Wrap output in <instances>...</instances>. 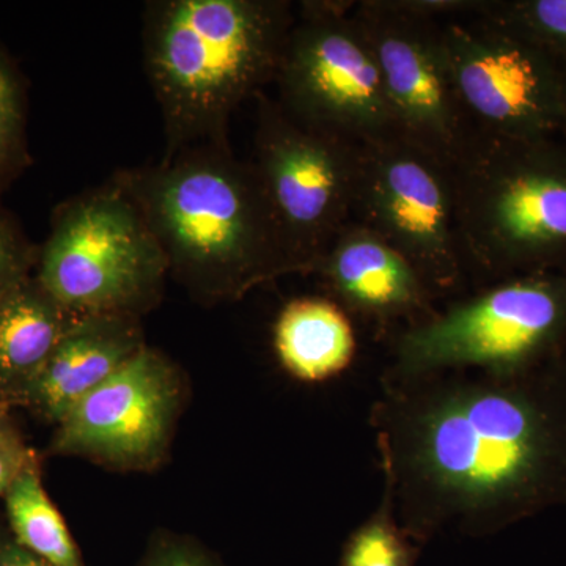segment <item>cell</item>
Returning a JSON list of instances; mask_svg holds the SVG:
<instances>
[{
    "label": "cell",
    "mask_w": 566,
    "mask_h": 566,
    "mask_svg": "<svg viewBox=\"0 0 566 566\" xmlns=\"http://www.w3.org/2000/svg\"><path fill=\"white\" fill-rule=\"evenodd\" d=\"M139 316L81 315L52 349L24 408L54 424L145 348Z\"/></svg>",
    "instance_id": "cell-14"
},
{
    "label": "cell",
    "mask_w": 566,
    "mask_h": 566,
    "mask_svg": "<svg viewBox=\"0 0 566 566\" xmlns=\"http://www.w3.org/2000/svg\"><path fill=\"white\" fill-rule=\"evenodd\" d=\"M273 342L283 370L305 385L338 378L356 359L352 318L331 297L290 301L275 318Z\"/></svg>",
    "instance_id": "cell-16"
},
{
    "label": "cell",
    "mask_w": 566,
    "mask_h": 566,
    "mask_svg": "<svg viewBox=\"0 0 566 566\" xmlns=\"http://www.w3.org/2000/svg\"><path fill=\"white\" fill-rule=\"evenodd\" d=\"M10 534L52 566H84L80 547L41 480L39 458L25 465L3 494Z\"/></svg>",
    "instance_id": "cell-17"
},
{
    "label": "cell",
    "mask_w": 566,
    "mask_h": 566,
    "mask_svg": "<svg viewBox=\"0 0 566 566\" xmlns=\"http://www.w3.org/2000/svg\"><path fill=\"white\" fill-rule=\"evenodd\" d=\"M566 356V271L513 275L405 327L381 381L526 374Z\"/></svg>",
    "instance_id": "cell-5"
},
{
    "label": "cell",
    "mask_w": 566,
    "mask_h": 566,
    "mask_svg": "<svg viewBox=\"0 0 566 566\" xmlns=\"http://www.w3.org/2000/svg\"><path fill=\"white\" fill-rule=\"evenodd\" d=\"M480 13L566 61V0H483Z\"/></svg>",
    "instance_id": "cell-20"
},
{
    "label": "cell",
    "mask_w": 566,
    "mask_h": 566,
    "mask_svg": "<svg viewBox=\"0 0 566 566\" xmlns=\"http://www.w3.org/2000/svg\"><path fill=\"white\" fill-rule=\"evenodd\" d=\"M0 566H52L43 558L36 557L31 551L22 547L9 534L0 532Z\"/></svg>",
    "instance_id": "cell-24"
},
{
    "label": "cell",
    "mask_w": 566,
    "mask_h": 566,
    "mask_svg": "<svg viewBox=\"0 0 566 566\" xmlns=\"http://www.w3.org/2000/svg\"><path fill=\"white\" fill-rule=\"evenodd\" d=\"M296 10L286 0H155L144 63L166 153L229 142L230 117L274 82Z\"/></svg>",
    "instance_id": "cell-3"
},
{
    "label": "cell",
    "mask_w": 566,
    "mask_h": 566,
    "mask_svg": "<svg viewBox=\"0 0 566 566\" xmlns=\"http://www.w3.org/2000/svg\"><path fill=\"white\" fill-rule=\"evenodd\" d=\"M385 485L409 538H483L566 504V356L513 376L381 381L370 409Z\"/></svg>",
    "instance_id": "cell-1"
},
{
    "label": "cell",
    "mask_w": 566,
    "mask_h": 566,
    "mask_svg": "<svg viewBox=\"0 0 566 566\" xmlns=\"http://www.w3.org/2000/svg\"><path fill=\"white\" fill-rule=\"evenodd\" d=\"M77 316L35 275L0 297V411L24 408L52 349Z\"/></svg>",
    "instance_id": "cell-15"
},
{
    "label": "cell",
    "mask_w": 566,
    "mask_h": 566,
    "mask_svg": "<svg viewBox=\"0 0 566 566\" xmlns=\"http://www.w3.org/2000/svg\"><path fill=\"white\" fill-rule=\"evenodd\" d=\"M353 18L374 52L400 136L452 167L479 132L450 76L442 22L401 13L390 0L357 2Z\"/></svg>",
    "instance_id": "cell-11"
},
{
    "label": "cell",
    "mask_w": 566,
    "mask_h": 566,
    "mask_svg": "<svg viewBox=\"0 0 566 566\" xmlns=\"http://www.w3.org/2000/svg\"><path fill=\"white\" fill-rule=\"evenodd\" d=\"M419 549L398 523L385 485L381 504L346 539L338 566H417Z\"/></svg>",
    "instance_id": "cell-18"
},
{
    "label": "cell",
    "mask_w": 566,
    "mask_h": 566,
    "mask_svg": "<svg viewBox=\"0 0 566 566\" xmlns=\"http://www.w3.org/2000/svg\"><path fill=\"white\" fill-rule=\"evenodd\" d=\"M33 275L71 314L140 318L161 303L170 273L139 208L111 178L55 208Z\"/></svg>",
    "instance_id": "cell-6"
},
{
    "label": "cell",
    "mask_w": 566,
    "mask_h": 566,
    "mask_svg": "<svg viewBox=\"0 0 566 566\" xmlns=\"http://www.w3.org/2000/svg\"><path fill=\"white\" fill-rule=\"evenodd\" d=\"M251 164L293 274H315L352 222L359 144L308 128L259 93Z\"/></svg>",
    "instance_id": "cell-7"
},
{
    "label": "cell",
    "mask_w": 566,
    "mask_h": 566,
    "mask_svg": "<svg viewBox=\"0 0 566 566\" xmlns=\"http://www.w3.org/2000/svg\"><path fill=\"white\" fill-rule=\"evenodd\" d=\"M180 368L145 346L55 427L54 455L147 472L163 463L185 401Z\"/></svg>",
    "instance_id": "cell-12"
},
{
    "label": "cell",
    "mask_w": 566,
    "mask_h": 566,
    "mask_svg": "<svg viewBox=\"0 0 566 566\" xmlns=\"http://www.w3.org/2000/svg\"><path fill=\"white\" fill-rule=\"evenodd\" d=\"M560 134H564L566 139V61L564 62V88H562V125Z\"/></svg>",
    "instance_id": "cell-25"
},
{
    "label": "cell",
    "mask_w": 566,
    "mask_h": 566,
    "mask_svg": "<svg viewBox=\"0 0 566 566\" xmlns=\"http://www.w3.org/2000/svg\"><path fill=\"white\" fill-rule=\"evenodd\" d=\"M28 142V84L0 44V193L31 167Z\"/></svg>",
    "instance_id": "cell-19"
},
{
    "label": "cell",
    "mask_w": 566,
    "mask_h": 566,
    "mask_svg": "<svg viewBox=\"0 0 566 566\" xmlns=\"http://www.w3.org/2000/svg\"><path fill=\"white\" fill-rule=\"evenodd\" d=\"M112 180L139 208L170 275L200 303L238 301L293 274L259 177L229 142L182 148Z\"/></svg>",
    "instance_id": "cell-2"
},
{
    "label": "cell",
    "mask_w": 566,
    "mask_h": 566,
    "mask_svg": "<svg viewBox=\"0 0 566 566\" xmlns=\"http://www.w3.org/2000/svg\"><path fill=\"white\" fill-rule=\"evenodd\" d=\"M441 33L476 132L512 139L560 134L564 62L480 11L442 22Z\"/></svg>",
    "instance_id": "cell-10"
},
{
    "label": "cell",
    "mask_w": 566,
    "mask_h": 566,
    "mask_svg": "<svg viewBox=\"0 0 566 566\" xmlns=\"http://www.w3.org/2000/svg\"><path fill=\"white\" fill-rule=\"evenodd\" d=\"M35 458L39 457L25 444L7 412L0 411V497Z\"/></svg>",
    "instance_id": "cell-23"
},
{
    "label": "cell",
    "mask_w": 566,
    "mask_h": 566,
    "mask_svg": "<svg viewBox=\"0 0 566 566\" xmlns=\"http://www.w3.org/2000/svg\"><path fill=\"white\" fill-rule=\"evenodd\" d=\"M352 222L397 249L436 297L457 292L468 274L450 167L405 137L359 144Z\"/></svg>",
    "instance_id": "cell-9"
},
{
    "label": "cell",
    "mask_w": 566,
    "mask_h": 566,
    "mask_svg": "<svg viewBox=\"0 0 566 566\" xmlns=\"http://www.w3.org/2000/svg\"><path fill=\"white\" fill-rule=\"evenodd\" d=\"M450 174L465 273L566 271V142L479 133Z\"/></svg>",
    "instance_id": "cell-4"
},
{
    "label": "cell",
    "mask_w": 566,
    "mask_h": 566,
    "mask_svg": "<svg viewBox=\"0 0 566 566\" xmlns=\"http://www.w3.org/2000/svg\"><path fill=\"white\" fill-rule=\"evenodd\" d=\"M352 0L301 2L283 46L277 82L283 109L304 126L367 144L400 136L374 52Z\"/></svg>",
    "instance_id": "cell-8"
},
{
    "label": "cell",
    "mask_w": 566,
    "mask_h": 566,
    "mask_svg": "<svg viewBox=\"0 0 566 566\" xmlns=\"http://www.w3.org/2000/svg\"><path fill=\"white\" fill-rule=\"evenodd\" d=\"M324 289L348 315L378 327L412 326L433 316L438 297L397 249L349 222L316 268Z\"/></svg>",
    "instance_id": "cell-13"
},
{
    "label": "cell",
    "mask_w": 566,
    "mask_h": 566,
    "mask_svg": "<svg viewBox=\"0 0 566 566\" xmlns=\"http://www.w3.org/2000/svg\"><path fill=\"white\" fill-rule=\"evenodd\" d=\"M137 566H226L191 536L161 531L153 535Z\"/></svg>",
    "instance_id": "cell-22"
},
{
    "label": "cell",
    "mask_w": 566,
    "mask_h": 566,
    "mask_svg": "<svg viewBox=\"0 0 566 566\" xmlns=\"http://www.w3.org/2000/svg\"><path fill=\"white\" fill-rule=\"evenodd\" d=\"M39 245H33L20 222L0 203V297L33 277Z\"/></svg>",
    "instance_id": "cell-21"
}]
</instances>
